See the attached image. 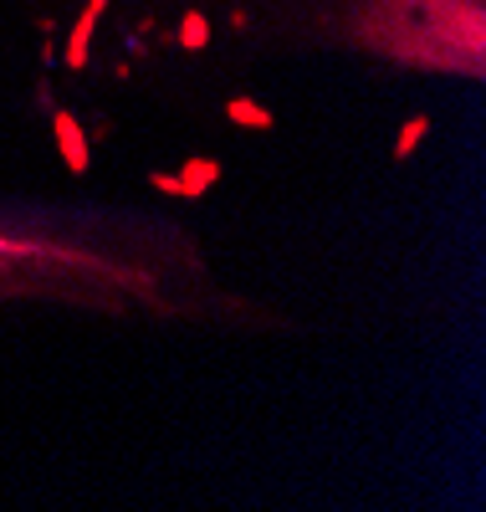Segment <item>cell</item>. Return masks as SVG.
<instances>
[{
	"mask_svg": "<svg viewBox=\"0 0 486 512\" xmlns=\"http://www.w3.org/2000/svg\"><path fill=\"white\" fill-rule=\"evenodd\" d=\"M420 139H425V118H410V123H405V134H400V159H405Z\"/></svg>",
	"mask_w": 486,
	"mask_h": 512,
	"instance_id": "obj_2",
	"label": "cell"
},
{
	"mask_svg": "<svg viewBox=\"0 0 486 512\" xmlns=\"http://www.w3.org/2000/svg\"><path fill=\"white\" fill-rule=\"evenodd\" d=\"M108 6V0H93V6L82 11V21H77V31H72V47H67V62L72 67H82L87 62V36H93V26H98V11Z\"/></svg>",
	"mask_w": 486,
	"mask_h": 512,
	"instance_id": "obj_1",
	"label": "cell"
},
{
	"mask_svg": "<svg viewBox=\"0 0 486 512\" xmlns=\"http://www.w3.org/2000/svg\"><path fill=\"white\" fill-rule=\"evenodd\" d=\"M231 118H256V123H267V118H261L251 103H236V108H231Z\"/></svg>",
	"mask_w": 486,
	"mask_h": 512,
	"instance_id": "obj_4",
	"label": "cell"
},
{
	"mask_svg": "<svg viewBox=\"0 0 486 512\" xmlns=\"http://www.w3.org/2000/svg\"><path fill=\"white\" fill-rule=\"evenodd\" d=\"M200 36H205V21H200V16H190V21H185V41H190V47H195Z\"/></svg>",
	"mask_w": 486,
	"mask_h": 512,
	"instance_id": "obj_3",
	"label": "cell"
}]
</instances>
